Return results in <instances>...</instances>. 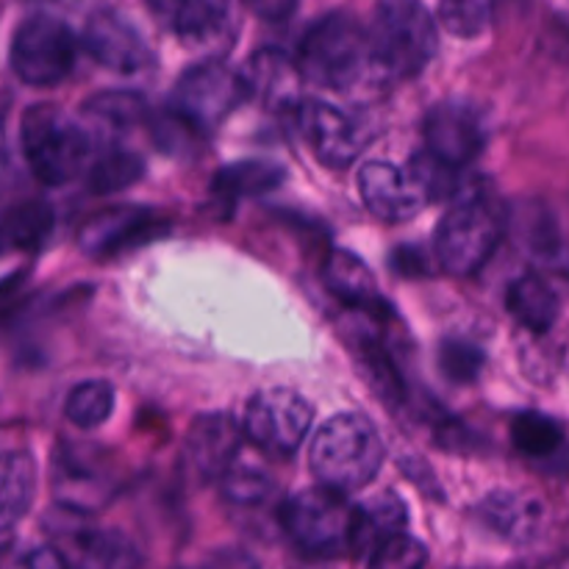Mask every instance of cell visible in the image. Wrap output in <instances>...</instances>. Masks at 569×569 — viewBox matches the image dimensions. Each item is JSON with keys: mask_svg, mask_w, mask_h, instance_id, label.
Returning <instances> with one entry per match:
<instances>
[{"mask_svg": "<svg viewBox=\"0 0 569 569\" xmlns=\"http://www.w3.org/2000/svg\"><path fill=\"white\" fill-rule=\"evenodd\" d=\"M383 448L381 433L365 415H333L317 428L309 448V467L320 487L333 492H353L367 487L381 472Z\"/></svg>", "mask_w": 569, "mask_h": 569, "instance_id": "obj_1", "label": "cell"}, {"mask_svg": "<svg viewBox=\"0 0 569 569\" xmlns=\"http://www.w3.org/2000/svg\"><path fill=\"white\" fill-rule=\"evenodd\" d=\"M20 148L28 170L44 187H64L89 172L98 156L87 128L53 103L28 106L20 120Z\"/></svg>", "mask_w": 569, "mask_h": 569, "instance_id": "obj_2", "label": "cell"}, {"mask_svg": "<svg viewBox=\"0 0 569 569\" xmlns=\"http://www.w3.org/2000/svg\"><path fill=\"white\" fill-rule=\"evenodd\" d=\"M370 64V31L345 11L320 17L300 39L298 72L317 87L345 92Z\"/></svg>", "mask_w": 569, "mask_h": 569, "instance_id": "obj_3", "label": "cell"}, {"mask_svg": "<svg viewBox=\"0 0 569 569\" xmlns=\"http://www.w3.org/2000/svg\"><path fill=\"white\" fill-rule=\"evenodd\" d=\"M437 22L431 11L411 0H387L376 9L370 28L372 67L389 78H411L437 53Z\"/></svg>", "mask_w": 569, "mask_h": 569, "instance_id": "obj_4", "label": "cell"}, {"mask_svg": "<svg viewBox=\"0 0 569 569\" xmlns=\"http://www.w3.org/2000/svg\"><path fill=\"white\" fill-rule=\"evenodd\" d=\"M506 214L498 200L470 194L453 200L433 233L437 259L450 276L467 278L481 270L503 239Z\"/></svg>", "mask_w": 569, "mask_h": 569, "instance_id": "obj_5", "label": "cell"}, {"mask_svg": "<svg viewBox=\"0 0 569 569\" xmlns=\"http://www.w3.org/2000/svg\"><path fill=\"white\" fill-rule=\"evenodd\" d=\"M281 526L306 556L331 559L353 553L356 506L328 487L300 489L281 506Z\"/></svg>", "mask_w": 569, "mask_h": 569, "instance_id": "obj_6", "label": "cell"}, {"mask_svg": "<svg viewBox=\"0 0 569 569\" xmlns=\"http://www.w3.org/2000/svg\"><path fill=\"white\" fill-rule=\"evenodd\" d=\"M78 39L61 17L33 11L17 22L11 33L9 61L14 76L31 87H53L76 67Z\"/></svg>", "mask_w": 569, "mask_h": 569, "instance_id": "obj_7", "label": "cell"}, {"mask_svg": "<svg viewBox=\"0 0 569 569\" xmlns=\"http://www.w3.org/2000/svg\"><path fill=\"white\" fill-rule=\"evenodd\" d=\"M248 98L242 72L220 64L200 61L181 72L170 94L172 120L192 133H209Z\"/></svg>", "mask_w": 569, "mask_h": 569, "instance_id": "obj_8", "label": "cell"}, {"mask_svg": "<svg viewBox=\"0 0 569 569\" xmlns=\"http://www.w3.org/2000/svg\"><path fill=\"white\" fill-rule=\"evenodd\" d=\"M50 487L61 511L72 517H87L111 503L117 492V478L100 450L61 442L53 453Z\"/></svg>", "mask_w": 569, "mask_h": 569, "instance_id": "obj_9", "label": "cell"}, {"mask_svg": "<svg viewBox=\"0 0 569 569\" xmlns=\"http://www.w3.org/2000/svg\"><path fill=\"white\" fill-rule=\"evenodd\" d=\"M315 409L295 389H261L248 400L242 431L256 448L272 456H292L303 445Z\"/></svg>", "mask_w": 569, "mask_h": 569, "instance_id": "obj_10", "label": "cell"}, {"mask_svg": "<svg viewBox=\"0 0 569 569\" xmlns=\"http://www.w3.org/2000/svg\"><path fill=\"white\" fill-rule=\"evenodd\" d=\"M61 520H53V548L64 556L70 569H142V553L137 545L114 528L89 526L70 520L61 511Z\"/></svg>", "mask_w": 569, "mask_h": 569, "instance_id": "obj_11", "label": "cell"}, {"mask_svg": "<svg viewBox=\"0 0 569 569\" xmlns=\"http://www.w3.org/2000/svg\"><path fill=\"white\" fill-rule=\"evenodd\" d=\"M83 50L100 67L120 76H137L153 67V50L137 26L117 9H98L83 26Z\"/></svg>", "mask_w": 569, "mask_h": 569, "instance_id": "obj_12", "label": "cell"}, {"mask_svg": "<svg viewBox=\"0 0 569 569\" xmlns=\"http://www.w3.org/2000/svg\"><path fill=\"white\" fill-rule=\"evenodd\" d=\"M422 137H426V153H431L442 164L461 170L481 156L489 131L483 117L470 103L442 100L426 114Z\"/></svg>", "mask_w": 569, "mask_h": 569, "instance_id": "obj_13", "label": "cell"}, {"mask_svg": "<svg viewBox=\"0 0 569 569\" xmlns=\"http://www.w3.org/2000/svg\"><path fill=\"white\" fill-rule=\"evenodd\" d=\"M295 122L317 161L331 170H345L348 164H353L365 144L359 126L345 111L320 98L300 100L295 106Z\"/></svg>", "mask_w": 569, "mask_h": 569, "instance_id": "obj_14", "label": "cell"}, {"mask_svg": "<svg viewBox=\"0 0 569 569\" xmlns=\"http://www.w3.org/2000/svg\"><path fill=\"white\" fill-rule=\"evenodd\" d=\"M359 192L367 209L383 222H403L420 214L428 203L426 192L409 170L389 161H367L359 170Z\"/></svg>", "mask_w": 569, "mask_h": 569, "instance_id": "obj_15", "label": "cell"}, {"mask_svg": "<svg viewBox=\"0 0 569 569\" xmlns=\"http://www.w3.org/2000/svg\"><path fill=\"white\" fill-rule=\"evenodd\" d=\"M156 228H159L156 211L142 206H111L81 222L78 248L89 256H114L153 237Z\"/></svg>", "mask_w": 569, "mask_h": 569, "instance_id": "obj_16", "label": "cell"}, {"mask_svg": "<svg viewBox=\"0 0 569 569\" xmlns=\"http://www.w3.org/2000/svg\"><path fill=\"white\" fill-rule=\"evenodd\" d=\"M239 426L228 415H203L189 426L187 459L194 470L209 481H220L233 461L242 456L239 450Z\"/></svg>", "mask_w": 569, "mask_h": 569, "instance_id": "obj_17", "label": "cell"}, {"mask_svg": "<svg viewBox=\"0 0 569 569\" xmlns=\"http://www.w3.org/2000/svg\"><path fill=\"white\" fill-rule=\"evenodd\" d=\"M476 515L506 542H531L545 522V506L522 489H498L481 500Z\"/></svg>", "mask_w": 569, "mask_h": 569, "instance_id": "obj_18", "label": "cell"}, {"mask_svg": "<svg viewBox=\"0 0 569 569\" xmlns=\"http://www.w3.org/2000/svg\"><path fill=\"white\" fill-rule=\"evenodd\" d=\"M322 278L326 287L339 303L348 309L361 311V315H387V303H383L381 292H378V281L370 272V267L350 250H331L322 267Z\"/></svg>", "mask_w": 569, "mask_h": 569, "instance_id": "obj_19", "label": "cell"}, {"mask_svg": "<svg viewBox=\"0 0 569 569\" xmlns=\"http://www.w3.org/2000/svg\"><path fill=\"white\" fill-rule=\"evenodd\" d=\"M409 511H406L403 498L392 489L370 495L356 506V528H353V553L372 556L389 539L406 533Z\"/></svg>", "mask_w": 569, "mask_h": 569, "instance_id": "obj_20", "label": "cell"}, {"mask_svg": "<svg viewBox=\"0 0 569 569\" xmlns=\"http://www.w3.org/2000/svg\"><path fill=\"white\" fill-rule=\"evenodd\" d=\"M506 303H509L515 320L533 333H548L553 322L559 320V295L545 278L533 276V272H526L517 281H511Z\"/></svg>", "mask_w": 569, "mask_h": 569, "instance_id": "obj_21", "label": "cell"}, {"mask_svg": "<svg viewBox=\"0 0 569 569\" xmlns=\"http://www.w3.org/2000/svg\"><path fill=\"white\" fill-rule=\"evenodd\" d=\"M0 489H3V531L9 533L17 520L28 515L37 495V465L26 450H9L3 456L0 470Z\"/></svg>", "mask_w": 569, "mask_h": 569, "instance_id": "obj_22", "label": "cell"}, {"mask_svg": "<svg viewBox=\"0 0 569 569\" xmlns=\"http://www.w3.org/2000/svg\"><path fill=\"white\" fill-rule=\"evenodd\" d=\"M511 442L528 461H553L567 450V433L553 417L522 411L511 422Z\"/></svg>", "mask_w": 569, "mask_h": 569, "instance_id": "obj_23", "label": "cell"}, {"mask_svg": "<svg viewBox=\"0 0 569 569\" xmlns=\"http://www.w3.org/2000/svg\"><path fill=\"white\" fill-rule=\"evenodd\" d=\"M153 11L167 17L172 31L187 42H206L214 33L222 31L228 20L226 3H211V0H183V3H159Z\"/></svg>", "mask_w": 569, "mask_h": 569, "instance_id": "obj_24", "label": "cell"}, {"mask_svg": "<svg viewBox=\"0 0 569 569\" xmlns=\"http://www.w3.org/2000/svg\"><path fill=\"white\" fill-rule=\"evenodd\" d=\"M283 167L267 159H244L222 167L214 176V192L222 198H244V194H264L281 187Z\"/></svg>", "mask_w": 569, "mask_h": 569, "instance_id": "obj_25", "label": "cell"}, {"mask_svg": "<svg viewBox=\"0 0 569 569\" xmlns=\"http://www.w3.org/2000/svg\"><path fill=\"white\" fill-rule=\"evenodd\" d=\"M144 172V161L133 150L106 148L94 156L92 167L87 172V187L94 194H111L137 183Z\"/></svg>", "mask_w": 569, "mask_h": 569, "instance_id": "obj_26", "label": "cell"}, {"mask_svg": "<svg viewBox=\"0 0 569 569\" xmlns=\"http://www.w3.org/2000/svg\"><path fill=\"white\" fill-rule=\"evenodd\" d=\"M53 231V209L44 200H22L6 211L3 233L9 248L33 250Z\"/></svg>", "mask_w": 569, "mask_h": 569, "instance_id": "obj_27", "label": "cell"}, {"mask_svg": "<svg viewBox=\"0 0 569 569\" xmlns=\"http://www.w3.org/2000/svg\"><path fill=\"white\" fill-rule=\"evenodd\" d=\"M114 411V387L109 381H81L67 392L64 415L78 428H98Z\"/></svg>", "mask_w": 569, "mask_h": 569, "instance_id": "obj_28", "label": "cell"}, {"mask_svg": "<svg viewBox=\"0 0 569 569\" xmlns=\"http://www.w3.org/2000/svg\"><path fill=\"white\" fill-rule=\"evenodd\" d=\"M83 111L111 128H133L148 120L150 114L148 100L131 89H106V92L92 94L83 103Z\"/></svg>", "mask_w": 569, "mask_h": 569, "instance_id": "obj_29", "label": "cell"}, {"mask_svg": "<svg viewBox=\"0 0 569 569\" xmlns=\"http://www.w3.org/2000/svg\"><path fill=\"white\" fill-rule=\"evenodd\" d=\"M217 483H220L226 500H231V503H237V506L261 503V500H264L272 489L270 476H267L259 465L242 459V456L233 461L231 470H228Z\"/></svg>", "mask_w": 569, "mask_h": 569, "instance_id": "obj_30", "label": "cell"}, {"mask_svg": "<svg viewBox=\"0 0 569 569\" xmlns=\"http://www.w3.org/2000/svg\"><path fill=\"white\" fill-rule=\"evenodd\" d=\"M289 72H292V64L287 61V56L278 50H259L242 70V81L248 94L276 98L283 92L281 83L287 81Z\"/></svg>", "mask_w": 569, "mask_h": 569, "instance_id": "obj_31", "label": "cell"}, {"mask_svg": "<svg viewBox=\"0 0 569 569\" xmlns=\"http://www.w3.org/2000/svg\"><path fill=\"white\" fill-rule=\"evenodd\" d=\"M409 172L415 176V181L420 183V189L426 192L428 200H450L461 192V178L456 167L442 164L439 159H433L431 153H417L411 159Z\"/></svg>", "mask_w": 569, "mask_h": 569, "instance_id": "obj_32", "label": "cell"}, {"mask_svg": "<svg viewBox=\"0 0 569 569\" xmlns=\"http://www.w3.org/2000/svg\"><path fill=\"white\" fill-rule=\"evenodd\" d=\"M439 367L456 383L476 381L483 367V353L472 342H465V339H448L439 348Z\"/></svg>", "mask_w": 569, "mask_h": 569, "instance_id": "obj_33", "label": "cell"}, {"mask_svg": "<svg viewBox=\"0 0 569 569\" xmlns=\"http://www.w3.org/2000/svg\"><path fill=\"white\" fill-rule=\"evenodd\" d=\"M428 561V550L420 539L400 533V537L389 539L383 548H378L370 556V567L367 569H422Z\"/></svg>", "mask_w": 569, "mask_h": 569, "instance_id": "obj_34", "label": "cell"}, {"mask_svg": "<svg viewBox=\"0 0 569 569\" xmlns=\"http://www.w3.org/2000/svg\"><path fill=\"white\" fill-rule=\"evenodd\" d=\"M439 20L456 37H478L492 20V6L467 0V3H442Z\"/></svg>", "mask_w": 569, "mask_h": 569, "instance_id": "obj_35", "label": "cell"}, {"mask_svg": "<svg viewBox=\"0 0 569 569\" xmlns=\"http://www.w3.org/2000/svg\"><path fill=\"white\" fill-rule=\"evenodd\" d=\"M26 569H70L56 548H33L26 556Z\"/></svg>", "mask_w": 569, "mask_h": 569, "instance_id": "obj_36", "label": "cell"}, {"mask_svg": "<svg viewBox=\"0 0 569 569\" xmlns=\"http://www.w3.org/2000/svg\"><path fill=\"white\" fill-rule=\"evenodd\" d=\"M194 569H256V567L250 565L248 556L231 553V550H226V553H217L214 559L209 561V565L194 567Z\"/></svg>", "mask_w": 569, "mask_h": 569, "instance_id": "obj_37", "label": "cell"}, {"mask_svg": "<svg viewBox=\"0 0 569 569\" xmlns=\"http://www.w3.org/2000/svg\"><path fill=\"white\" fill-rule=\"evenodd\" d=\"M256 11H259L261 17H267V20H276V17L292 14L295 6L292 3H270V6H256Z\"/></svg>", "mask_w": 569, "mask_h": 569, "instance_id": "obj_38", "label": "cell"}]
</instances>
